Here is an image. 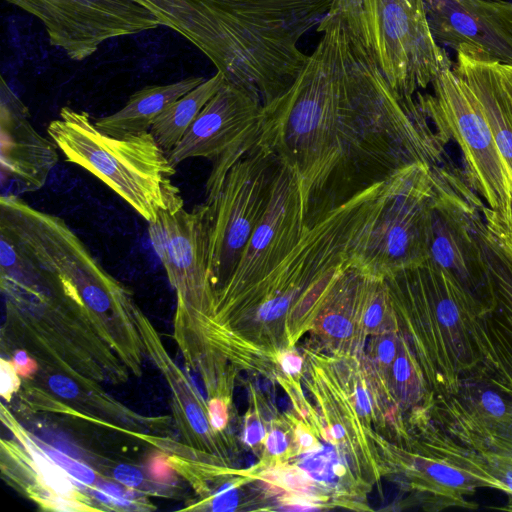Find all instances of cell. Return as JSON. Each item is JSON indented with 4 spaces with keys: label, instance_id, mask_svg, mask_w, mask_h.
Returning a JSON list of instances; mask_svg holds the SVG:
<instances>
[{
    "label": "cell",
    "instance_id": "1",
    "mask_svg": "<svg viewBox=\"0 0 512 512\" xmlns=\"http://www.w3.org/2000/svg\"><path fill=\"white\" fill-rule=\"evenodd\" d=\"M316 30L293 84L264 105L259 133L296 171L308 228L411 164L440 166L446 145L340 22L326 14Z\"/></svg>",
    "mask_w": 512,
    "mask_h": 512
},
{
    "label": "cell",
    "instance_id": "2",
    "mask_svg": "<svg viewBox=\"0 0 512 512\" xmlns=\"http://www.w3.org/2000/svg\"><path fill=\"white\" fill-rule=\"evenodd\" d=\"M200 50L225 79L258 94L281 96L308 55L300 39L333 0H133Z\"/></svg>",
    "mask_w": 512,
    "mask_h": 512
},
{
    "label": "cell",
    "instance_id": "3",
    "mask_svg": "<svg viewBox=\"0 0 512 512\" xmlns=\"http://www.w3.org/2000/svg\"><path fill=\"white\" fill-rule=\"evenodd\" d=\"M47 132L68 162L100 179L148 223L163 212L184 208L172 180L175 166L150 131L112 137L101 132L87 112L64 106Z\"/></svg>",
    "mask_w": 512,
    "mask_h": 512
},
{
    "label": "cell",
    "instance_id": "4",
    "mask_svg": "<svg viewBox=\"0 0 512 512\" xmlns=\"http://www.w3.org/2000/svg\"><path fill=\"white\" fill-rule=\"evenodd\" d=\"M209 205L163 212L148 234L176 291L173 337L186 367L199 373L206 390L214 386L216 350L211 340L216 294L209 266Z\"/></svg>",
    "mask_w": 512,
    "mask_h": 512
},
{
    "label": "cell",
    "instance_id": "5",
    "mask_svg": "<svg viewBox=\"0 0 512 512\" xmlns=\"http://www.w3.org/2000/svg\"><path fill=\"white\" fill-rule=\"evenodd\" d=\"M327 15L402 97L415 98L452 61L433 38L424 0H333Z\"/></svg>",
    "mask_w": 512,
    "mask_h": 512
},
{
    "label": "cell",
    "instance_id": "6",
    "mask_svg": "<svg viewBox=\"0 0 512 512\" xmlns=\"http://www.w3.org/2000/svg\"><path fill=\"white\" fill-rule=\"evenodd\" d=\"M432 93H416L431 125L447 144L454 140L464 158V175L482 197L485 213L512 231V183L481 104L457 62L443 66Z\"/></svg>",
    "mask_w": 512,
    "mask_h": 512
},
{
    "label": "cell",
    "instance_id": "7",
    "mask_svg": "<svg viewBox=\"0 0 512 512\" xmlns=\"http://www.w3.org/2000/svg\"><path fill=\"white\" fill-rule=\"evenodd\" d=\"M433 195L432 167L411 164L389 179L379 212L359 244L354 264L365 274L386 279L423 263Z\"/></svg>",
    "mask_w": 512,
    "mask_h": 512
},
{
    "label": "cell",
    "instance_id": "8",
    "mask_svg": "<svg viewBox=\"0 0 512 512\" xmlns=\"http://www.w3.org/2000/svg\"><path fill=\"white\" fill-rule=\"evenodd\" d=\"M281 164L279 157L260 142L258 134L228 170L217 197L208 204L209 266L215 294L234 274L265 214Z\"/></svg>",
    "mask_w": 512,
    "mask_h": 512
},
{
    "label": "cell",
    "instance_id": "9",
    "mask_svg": "<svg viewBox=\"0 0 512 512\" xmlns=\"http://www.w3.org/2000/svg\"><path fill=\"white\" fill-rule=\"evenodd\" d=\"M39 19L50 44L73 61L92 56L107 40L161 27L133 0H3Z\"/></svg>",
    "mask_w": 512,
    "mask_h": 512
},
{
    "label": "cell",
    "instance_id": "10",
    "mask_svg": "<svg viewBox=\"0 0 512 512\" xmlns=\"http://www.w3.org/2000/svg\"><path fill=\"white\" fill-rule=\"evenodd\" d=\"M304 230L298 177L294 168L282 162L270 204L252 233L234 274L216 294L214 318L232 310L264 282L296 247Z\"/></svg>",
    "mask_w": 512,
    "mask_h": 512
},
{
    "label": "cell",
    "instance_id": "11",
    "mask_svg": "<svg viewBox=\"0 0 512 512\" xmlns=\"http://www.w3.org/2000/svg\"><path fill=\"white\" fill-rule=\"evenodd\" d=\"M1 421L14 436L13 440L1 439V470L12 486L44 511H102L87 487L49 457L36 436L4 404H1Z\"/></svg>",
    "mask_w": 512,
    "mask_h": 512
},
{
    "label": "cell",
    "instance_id": "12",
    "mask_svg": "<svg viewBox=\"0 0 512 512\" xmlns=\"http://www.w3.org/2000/svg\"><path fill=\"white\" fill-rule=\"evenodd\" d=\"M263 108L258 94L225 80L168 153L170 162L176 166L197 157L216 161L260 127Z\"/></svg>",
    "mask_w": 512,
    "mask_h": 512
},
{
    "label": "cell",
    "instance_id": "13",
    "mask_svg": "<svg viewBox=\"0 0 512 512\" xmlns=\"http://www.w3.org/2000/svg\"><path fill=\"white\" fill-rule=\"evenodd\" d=\"M1 195L41 189L59 156L54 141L38 133L27 106L4 78L0 85Z\"/></svg>",
    "mask_w": 512,
    "mask_h": 512
},
{
    "label": "cell",
    "instance_id": "14",
    "mask_svg": "<svg viewBox=\"0 0 512 512\" xmlns=\"http://www.w3.org/2000/svg\"><path fill=\"white\" fill-rule=\"evenodd\" d=\"M429 27L439 45L457 51L468 44L512 65V2L424 0Z\"/></svg>",
    "mask_w": 512,
    "mask_h": 512
},
{
    "label": "cell",
    "instance_id": "15",
    "mask_svg": "<svg viewBox=\"0 0 512 512\" xmlns=\"http://www.w3.org/2000/svg\"><path fill=\"white\" fill-rule=\"evenodd\" d=\"M136 327L145 354L163 375L172 397V413L183 443L197 450L215 452V433L208 418V406L195 384L176 364L157 330L137 306Z\"/></svg>",
    "mask_w": 512,
    "mask_h": 512
},
{
    "label": "cell",
    "instance_id": "16",
    "mask_svg": "<svg viewBox=\"0 0 512 512\" xmlns=\"http://www.w3.org/2000/svg\"><path fill=\"white\" fill-rule=\"evenodd\" d=\"M456 53V62L481 104L512 183V65L495 61L468 44Z\"/></svg>",
    "mask_w": 512,
    "mask_h": 512
},
{
    "label": "cell",
    "instance_id": "17",
    "mask_svg": "<svg viewBox=\"0 0 512 512\" xmlns=\"http://www.w3.org/2000/svg\"><path fill=\"white\" fill-rule=\"evenodd\" d=\"M205 78L191 76L176 82L145 86L130 95L117 112L98 118L95 126L116 138L147 132L156 118L174 101L197 87Z\"/></svg>",
    "mask_w": 512,
    "mask_h": 512
},
{
    "label": "cell",
    "instance_id": "18",
    "mask_svg": "<svg viewBox=\"0 0 512 512\" xmlns=\"http://www.w3.org/2000/svg\"><path fill=\"white\" fill-rule=\"evenodd\" d=\"M221 72L205 79L197 87L171 103L153 122L150 132L168 154L181 141L206 103L225 82Z\"/></svg>",
    "mask_w": 512,
    "mask_h": 512
},
{
    "label": "cell",
    "instance_id": "19",
    "mask_svg": "<svg viewBox=\"0 0 512 512\" xmlns=\"http://www.w3.org/2000/svg\"><path fill=\"white\" fill-rule=\"evenodd\" d=\"M261 478L273 487L286 489L292 493H308L314 485L311 475L296 466L268 469L261 474Z\"/></svg>",
    "mask_w": 512,
    "mask_h": 512
},
{
    "label": "cell",
    "instance_id": "20",
    "mask_svg": "<svg viewBox=\"0 0 512 512\" xmlns=\"http://www.w3.org/2000/svg\"><path fill=\"white\" fill-rule=\"evenodd\" d=\"M40 447L60 465L73 479L86 487H95L103 479L94 469L87 464L67 455L65 452L42 442L36 437Z\"/></svg>",
    "mask_w": 512,
    "mask_h": 512
},
{
    "label": "cell",
    "instance_id": "21",
    "mask_svg": "<svg viewBox=\"0 0 512 512\" xmlns=\"http://www.w3.org/2000/svg\"><path fill=\"white\" fill-rule=\"evenodd\" d=\"M334 464L331 453L324 451L322 448L307 453V456L299 462V466L318 481L330 480L335 476Z\"/></svg>",
    "mask_w": 512,
    "mask_h": 512
},
{
    "label": "cell",
    "instance_id": "22",
    "mask_svg": "<svg viewBox=\"0 0 512 512\" xmlns=\"http://www.w3.org/2000/svg\"><path fill=\"white\" fill-rule=\"evenodd\" d=\"M0 374V394L4 400L9 402L21 387V377L12 360L4 358L0 359Z\"/></svg>",
    "mask_w": 512,
    "mask_h": 512
},
{
    "label": "cell",
    "instance_id": "23",
    "mask_svg": "<svg viewBox=\"0 0 512 512\" xmlns=\"http://www.w3.org/2000/svg\"><path fill=\"white\" fill-rule=\"evenodd\" d=\"M151 479L163 484L174 485L176 480V472L171 468L167 461V455L159 452L151 456L146 466Z\"/></svg>",
    "mask_w": 512,
    "mask_h": 512
},
{
    "label": "cell",
    "instance_id": "24",
    "mask_svg": "<svg viewBox=\"0 0 512 512\" xmlns=\"http://www.w3.org/2000/svg\"><path fill=\"white\" fill-rule=\"evenodd\" d=\"M208 418L211 427L216 431H222L228 421L227 403L221 396H212L208 403Z\"/></svg>",
    "mask_w": 512,
    "mask_h": 512
},
{
    "label": "cell",
    "instance_id": "25",
    "mask_svg": "<svg viewBox=\"0 0 512 512\" xmlns=\"http://www.w3.org/2000/svg\"><path fill=\"white\" fill-rule=\"evenodd\" d=\"M322 327L333 337H347L351 334L352 325L349 319L339 312L329 313L322 320Z\"/></svg>",
    "mask_w": 512,
    "mask_h": 512
},
{
    "label": "cell",
    "instance_id": "26",
    "mask_svg": "<svg viewBox=\"0 0 512 512\" xmlns=\"http://www.w3.org/2000/svg\"><path fill=\"white\" fill-rule=\"evenodd\" d=\"M12 362L23 380L32 379V376H34L40 368L38 362L24 349L15 350L12 355Z\"/></svg>",
    "mask_w": 512,
    "mask_h": 512
},
{
    "label": "cell",
    "instance_id": "27",
    "mask_svg": "<svg viewBox=\"0 0 512 512\" xmlns=\"http://www.w3.org/2000/svg\"><path fill=\"white\" fill-rule=\"evenodd\" d=\"M480 408L494 418H501L506 414L503 399L493 391H485L480 399Z\"/></svg>",
    "mask_w": 512,
    "mask_h": 512
},
{
    "label": "cell",
    "instance_id": "28",
    "mask_svg": "<svg viewBox=\"0 0 512 512\" xmlns=\"http://www.w3.org/2000/svg\"><path fill=\"white\" fill-rule=\"evenodd\" d=\"M486 225L499 245L512 257V231L506 230L488 215H484Z\"/></svg>",
    "mask_w": 512,
    "mask_h": 512
},
{
    "label": "cell",
    "instance_id": "29",
    "mask_svg": "<svg viewBox=\"0 0 512 512\" xmlns=\"http://www.w3.org/2000/svg\"><path fill=\"white\" fill-rule=\"evenodd\" d=\"M266 447L273 455H281L288 448L286 435L281 430H272L266 438Z\"/></svg>",
    "mask_w": 512,
    "mask_h": 512
},
{
    "label": "cell",
    "instance_id": "30",
    "mask_svg": "<svg viewBox=\"0 0 512 512\" xmlns=\"http://www.w3.org/2000/svg\"><path fill=\"white\" fill-rule=\"evenodd\" d=\"M297 440L303 453L314 452L322 448L315 437L301 427L297 430Z\"/></svg>",
    "mask_w": 512,
    "mask_h": 512
},
{
    "label": "cell",
    "instance_id": "31",
    "mask_svg": "<svg viewBox=\"0 0 512 512\" xmlns=\"http://www.w3.org/2000/svg\"><path fill=\"white\" fill-rule=\"evenodd\" d=\"M264 435L265 431L262 424L257 420H253L246 425L243 439L248 445H254L261 441Z\"/></svg>",
    "mask_w": 512,
    "mask_h": 512
},
{
    "label": "cell",
    "instance_id": "32",
    "mask_svg": "<svg viewBox=\"0 0 512 512\" xmlns=\"http://www.w3.org/2000/svg\"><path fill=\"white\" fill-rule=\"evenodd\" d=\"M411 368L412 367L410 365V362L406 357H404V356L398 357L395 360L394 366H393V372H394V376H395L396 380L400 383H404V382L408 381L412 374Z\"/></svg>",
    "mask_w": 512,
    "mask_h": 512
},
{
    "label": "cell",
    "instance_id": "33",
    "mask_svg": "<svg viewBox=\"0 0 512 512\" xmlns=\"http://www.w3.org/2000/svg\"><path fill=\"white\" fill-rule=\"evenodd\" d=\"M281 365L283 370L290 375L300 372L302 367V359L295 353L286 352L281 357Z\"/></svg>",
    "mask_w": 512,
    "mask_h": 512
},
{
    "label": "cell",
    "instance_id": "34",
    "mask_svg": "<svg viewBox=\"0 0 512 512\" xmlns=\"http://www.w3.org/2000/svg\"><path fill=\"white\" fill-rule=\"evenodd\" d=\"M395 344L390 339H384L378 347V356L384 363H390L395 356Z\"/></svg>",
    "mask_w": 512,
    "mask_h": 512
},
{
    "label": "cell",
    "instance_id": "35",
    "mask_svg": "<svg viewBox=\"0 0 512 512\" xmlns=\"http://www.w3.org/2000/svg\"><path fill=\"white\" fill-rule=\"evenodd\" d=\"M358 407L365 413L370 412L371 403L368 393L363 388H357L355 392Z\"/></svg>",
    "mask_w": 512,
    "mask_h": 512
}]
</instances>
